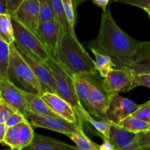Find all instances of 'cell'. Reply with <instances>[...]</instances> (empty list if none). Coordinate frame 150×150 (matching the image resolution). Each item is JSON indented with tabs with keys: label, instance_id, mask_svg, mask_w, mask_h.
<instances>
[{
	"label": "cell",
	"instance_id": "cell-1",
	"mask_svg": "<svg viewBox=\"0 0 150 150\" xmlns=\"http://www.w3.org/2000/svg\"><path fill=\"white\" fill-rule=\"evenodd\" d=\"M141 42L124 32L107 9L102 13L98 35L88 42V47L110 56L118 68L130 67Z\"/></svg>",
	"mask_w": 150,
	"mask_h": 150
},
{
	"label": "cell",
	"instance_id": "cell-2",
	"mask_svg": "<svg viewBox=\"0 0 150 150\" xmlns=\"http://www.w3.org/2000/svg\"><path fill=\"white\" fill-rule=\"evenodd\" d=\"M56 58L57 62L71 76L83 74L94 76L96 75L95 61L90 57L79 40H76L71 35L69 29L60 35Z\"/></svg>",
	"mask_w": 150,
	"mask_h": 150
},
{
	"label": "cell",
	"instance_id": "cell-3",
	"mask_svg": "<svg viewBox=\"0 0 150 150\" xmlns=\"http://www.w3.org/2000/svg\"><path fill=\"white\" fill-rule=\"evenodd\" d=\"M8 76L10 80L14 79L29 92L42 95L45 92L39 80L22 57L14 42L10 45L8 64Z\"/></svg>",
	"mask_w": 150,
	"mask_h": 150
},
{
	"label": "cell",
	"instance_id": "cell-4",
	"mask_svg": "<svg viewBox=\"0 0 150 150\" xmlns=\"http://www.w3.org/2000/svg\"><path fill=\"white\" fill-rule=\"evenodd\" d=\"M45 62L49 67L54 77L57 94L68 101L74 108L75 111L80 120L81 115L86 109L76 94L73 76H71L58 62L51 57Z\"/></svg>",
	"mask_w": 150,
	"mask_h": 150
},
{
	"label": "cell",
	"instance_id": "cell-5",
	"mask_svg": "<svg viewBox=\"0 0 150 150\" xmlns=\"http://www.w3.org/2000/svg\"><path fill=\"white\" fill-rule=\"evenodd\" d=\"M12 23L14 32V44L16 47L26 51L41 61L46 62L51 57L45 45L36 34L26 29L13 17Z\"/></svg>",
	"mask_w": 150,
	"mask_h": 150
},
{
	"label": "cell",
	"instance_id": "cell-6",
	"mask_svg": "<svg viewBox=\"0 0 150 150\" xmlns=\"http://www.w3.org/2000/svg\"><path fill=\"white\" fill-rule=\"evenodd\" d=\"M135 76L130 67L112 69L104 78L101 86L109 96L120 92H126L132 89V83Z\"/></svg>",
	"mask_w": 150,
	"mask_h": 150
},
{
	"label": "cell",
	"instance_id": "cell-7",
	"mask_svg": "<svg viewBox=\"0 0 150 150\" xmlns=\"http://www.w3.org/2000/svg\"><path fill=\"white\" fill-rule=\"evenodd\" d=\"M26 117L33 127L48 129L64 135L67 133L75 131L79 127H82L81 125L71 122L61 117L41 115L29 110H28L26 113Z\"/></svg>",
	"mask_w": 150,
	"mask_h": 150
},
{
	"label": "cell",
	"instance_id": "cell-8",
	"mask_svg": "<svg viewBox=\"0 0 150 150\" xmlns=\"http://www.w3.org/2000/svg\"><path fill=\"white\" fill-rule=\"evenodd\" d=\"M140 105L124 98L119 94L110 95L104 118L111 122L119 124L124 119L132 114Z\"/></svg>",
	"mask_w": 150,
	"mask_h": 150
},
{
	"label": "cell",
	"instance_id": "cell-9",
	"mask_svg": "<svg viewBox=\"0 0 150 150\" xmlns=\"http://www.w3.org/2000/svg\"><path fill=\"white\" fill-rule=\"evenodd\" d=\"M0 97L3 101L26 117L29 108L24 89L16 86L10 79L0 78Z\"/></svg>",
	"mask_w": 150,
	"mask_h": 150
},
{
	"label": "cell",
	"instance_id": "cell-10",
	"mask_svg": "<svg viewBox=\"0 0 150 150\" xmlns=\"http://www.w3.org/2000/svg\"><path fill=\"white\" fill-rule=\"evenodd\" d=\"M16 48L37 76L44 91L57 93L54 77L49 67L46 64L45 62L38 59L35 57L18 47Z\"/></svg>",
	"mask_w": 150,
	"mask_h": 150
},
{
	"label": "cell",
	"instance_id": "cell-11",
	"mask_svg": "<svg viewBox=\"0 0 150 150\" xmlns=\"http://www.w3.org/2000/svg\"><path fill=\"white\" fill-rule=\"evenodd\" d=\"M39 12V0H23L11 16L24 27L37 35L40 23Z\"/></svg>",
	"mask_w": 150,
	"mask_h": 150
},
{
	"label": "cell",
	"instance_id": "cell-12",
	"mask_svg": "<svg viewBox=\"0 0 150 150\" xmlns=\"http://www.w3.org/2000/svg\"><path fill=\"white\" fill-rule=\"evenodd\" d=\"M60 35V28L56 21L40 22L37 29V35L49 54L51 58L57 61V45Z\"/></svg>",
	"mask_w": 150,
	"mask_h": 150
},
{
	"label": "cell",
	"instance_id": "cell-13",
	"mask_svg": "<svg viewBox=\"0 0 150 150\" xmlns=\"http://www.w3.org/2000/svg\"><path fill=\"white\" fill-rule=\"evenodd\" d=\"M41 98L59 117L82 125V121L79 120L74 108L57 93L45 92L41 95Z\"/></svg>",
	"mask_w": 150,
	"mask_h": 150
},
{
	"label": "cell",
	"instance_id": "cell-14",
	"mask_svg": "<svg viewBox=\"0 0 150 150\" xmlns=\"http://www.w3.org/2000/svg\"><path fill=\"white\" fill-rule=\"evenodd\" d=\"M137 136L138 133L110 122V140L116 150H141Z\"/></svg>",
	"mask_w": 150,
	"mask_h": 150
},
{
	"label": "cell",
	"instance_id": "cell-15",
	"mask_svg": "<svg viewBox=\"0 0 150 150\" xmlns=\"http://www.w3.org/2000/svg\"><path fill=\"white\" fill-rule=\"evenodd\" d=\"M110 96L104 92L101 85L98 86L93 82L86 108L89 112L97 118H104V114L108 106Z\"/></svg>",
	"mask_w": 150,
	"mask_h": 150
},
{
	"label": "cell",
	"instance_id": "cell-16",
	"mask_svg": "<svg viewBox=\"0 0 150 150\" xmlns=\"http://www.w3.org/2000/svg\"><path fill=\"white\" fill-rule=\"evenodd\" d=\"M26 149L29 150H70L79 149V148L52 138L35 134L32 142Z\"/></svg>",
	"mask_w": 150,
	"mask_h": 150
},
{
	"label": "cell",
	"instance_id": "cell-17",
	"mask_svg": "<svg viewBox=\"0 0 150 150\" xmlns=\"http://www.w3.org/2000/svg\"><path fill=\"white\" fill-rule=\"evenodd\" d=\"M130 68L135 75L150 73V41L141 42Z\"/></svg>",
	"mask_w": 150,
	"mask_h": 150
},
{
	"label": "cell",
	"instance_id": "cell-18",
	"mask_svg": "<svg viewBox=\"0 0 150 150\" xmlns=\"http://www.w3.org/2000/svg\"><path fill=\"white\" fill-rule=\"evenodd\" d=\"M24 94L28 103L29 111L41 115L60 117L41 98V95L27 90H24Z\"/></svg>",
	"mask_w": 150,
	"mask_h": 150
},
{
	"label": "cell",
	"instance_id": "cell-19",
	"mask_svg": "<svg viewBox=\"0 0 150 150\" xmlns=\"http://www.w3.org/2000/svg\"><path fill=\"white\" fill-rule=\"evenodd\" d=\"M89 77L83 74H76L73 76L76 94L84 106H86L93 86V81Z\"/></svg>",
	"mask_w": 150,
	"mask_h": 150
},
{
	"label": "cell",
	"instance_id": "cell-20",
	"mask_svg": "<svg viewBox=\"0 0 150 150\" xmlns=\"http://www.w3.org/2000/svg\"><path fill=\"white\" fill-rule=\"evenodd\" d=\"M80 120L82 122H85L93 126V127L96 130L97 133L102 138V139H107L110 140V121L106 120L105 118H101V120H95L91 116V113L87 110H85L82 113L80 117Z\"/></svg>",
	"mask_w": 150,
	"mask_h": 150
},
{
	"label": "cell",
	"instance_id": "cell-21",
	"mask_svg": "<svg viewBox=\"0 0 150 150\" xmlns=\"http://www.w3.org/2000/svg\"><path fill=\"white\" fill-rule=\"evenodd\" d=\"M91 51L95 56V67L100 76L104 79L107 73L116 67V63L113 62L110 56L102 54L94 48H91Z\"/></svg>",
	"mask_w": 150,
	"mask_h": 150
},
{
	"label": "cell",
	"instance_id": "cell-22",
	"mask_svg": "<svg viewBox=\"0 0 150 150\" xmlns=\"http://www.w3.org/2000/svg\"><path fill=\"white\" fill-rule=\"evenodd\" d=\"M66 136L69 138L79 149L82 150H99V146L91 140L83 132L82 127H80L76 130L66 133Z\"/></svg>",
	"mask_w": 150,
	"mask_h": 150
},
{
	"label": "cell",
	"instance_id": "cell-23",
	"mask_svg": "<svg viewBox=\"0 0 150 150\" xmlns=\"http://www.w3.org/2000/svg\"><path fill=\"white\" fill-rule=\"evenodd\" d=\"M17 125L19 134V150H21L25 149L30 144L35 133L32 129V125L27 119H25Z\"/></svg>",
	"mask_w": 150,
	"mask_h": 150
},
{
	"label": "cell",
	"instance_id": "cell-24",
	"mask_svg": "<svg viewBox=\"0 0 150 150\" xmlns=\"http://www.w3.org/2000/svg\"><path fill=\"white\" fill-rule=\"evenodd\" d=\"M0 38L9 45L14 42L12 16L9 13L0 14Z\"/></svg>",
	"mask_w": 150,
	"mask_h": 150
},
{
	"label": "cell",
	"instance_id": "cell-25",
	"mask_svg": "<svg viewBox=\"0 0 150 150\" xmlns=\"http://www.w3.org/2000/svg\"><path fill=\"white\" fill-rule=\"evenodd\" d=\"M119 125L123 127L124 128L135 133L148 130L149 129L150 125V124H149L148 122L132 114L124 119L121 122L119 123Z\"/></svg>",
	"mask_w": 150,
	"mask_h": 150
},
{
	"label": "cell",
	"instance_id": "cell-26",
	"mask_svg": "<svg viewBox=\"0 0 150 150\" xmlns=\"http://www.w3.org/2000/svg\"><path fill=\"white\" fill-rule=\"evenodd\" d=\"M9 56H10V45L0 38V78L9 79L8 72H7Z\"/></svg>",
	"mask_w": 150,
	"mask_h": 150
},
{
	"label": "cell",
	"instance_id": "cell-27",
	"mask_svg": "<svg viewBox=\"0 0 150 150\" xmlns=\"http://www.w3.org/2000/svg\"><path fill=\"white\" fill-rule=\"evenodd\" d=\"M62 4H63V11H64L66 21H67L68 29H69V33L74 38L78 40L74 30L75 15L74 10L73 0H62Z\"/></svg>",
	"mask_w": 150,
	"mask_h": 150
},
{
	"label": "cell",
	"instance_id": "cell-28",
	"mask_svg": "<svg viewBox=\"0 0 150 150\" xmlns=\"http://www.w3.org/2000/svg\"><path fill=\"white\" fill-rule=\"evenodd\" d=\"M49 1L54 10L56 21L57 22L60 28V34L63 33L66 30H68V25L64 11H63L62 0H49Z\"/></svg>",
	"mask_w": 150,
	"mask_h": 150
},
{
	"label": "cell",
	"instance_id": "cell-29",
	"mask_svg": "<svg viewBox=\"0 0 150 150\" xmlns=\"http://www.w3.org/2000/svg\"><path fill=\"white\" fill-rule=\"evenodd\" d=\"M2 144L12 149L19 150V134L18 125L7 127Z\"/></svg>",
	"mask_w": 150,
	"mask_h": 150
},
{
	"label": "cell",
	"instance_id": "cell-30",
	"mask_svg": "<svg viewBox=\"0 0 150 150\" xmlns=\"http://www.w3.org/2000/svg\"><path fill=\"white\" fill-rule=\"evenodd\" d=\"M40 22L56 21L54 10L49 0H39Z\"/></svg>",
	"mask_w": 150,
	"mask_h": 150
},
{
	"label": "cell",
	"instance_id": "cell-31",
	"mask_svg": "<svg viewBox=\"0 0 150 150\" xmlns=\"http://www.w3.org/2000/svg\"><path fill=\"white\" fill-rule=\"evenodd\" d=\"M132 115L150 124V100L140 106L134 111Z\"/></svg>",
	"mask_w": 150,
	"mask_h": 150
},
{
	"label": "cell",
	"instance_id": "cell-32",
	"mask_svg": "<svg viewBox=\"0 0 150 150\" xmlns=\"http://www.w3.org/2000/svg\"><path fill=\"white\" fill-rule=\"evenodd\" d=\"M17 110L1 100L0 101V123H5L7 119Z\"/></svg>",
	"mask_w": 150,
	"mask_h": 150
},
{
	"label": "cell",
	"instance_id": "cell-33",
	"mask_svg": "<svg viewBox=\"0 0 150 150\" xmlns=\"http://www.w3.org/2000/svg\"><path fill=\"white\" fill-rule=\"evenodd\" d=\"M144 86L150 89V73H141L135 75L132 83V88Z\"/></svg>",
	"mask_w": 150,
	"mask_h": 150
},
{
	"label": "cell",
	"instance_id": "cell-34",
	"mask_svg": "<svg viewBox=\"0 0 150 150\" xmlns=\"http://www.w3.org/2000/svg\"><path fill=\"white\" fill-rule=\"evenodd\" d=\"M138 143L139 144L140 149H143L146 146H150V129H148L144 131L140 132L138 133Z\"/></svg>",
	"mask_w": 150,
	"mask_h": 150
},
{
	"label": "cell",
	"instance_id": "cell-35",
	"mask_svg": "<svg viewBox=\"0 0 150 150\" xmlns=\"http://www.w3.org/2000/svg\"><path fill=\"white\" fill-rule=\"evenodd\" d=\"M26 119V117L20 111H17L15 113H13L10 117L5 122V124L7 127H12V126H15L19 125V123L21 122L22 121Z\"/></svg>",
	"mask_w": 150,
	"mask_h": 150
},
{
	"label": "cell",
	"instance_id": "cell-36",
	"mask_svg": "<svg viewBox=\"0 0 150 150\" xmlns=\"http://www.w3.org/2000/svg\"><path fill=\"white\" fill-rule=\"evenodd\" d=\"M7 5V12L10 15H13L16 11L23 0H4Z\"/></svg>",
	"mask_w": 150,
	"mask_h": 150
},
{
	"label": "cell",
	"instance_id": "cell-37",
	"mask_svg": "<svg viewBox=\"0 0 150 150\" xmlns=\"http://www.w3.org/2000/svg\"><path fill=\"white\" fill-rule=\"evenodd\" d=\"M113 1H119V2H121L123 4H129V5L135 6V7L141 8L143 5L149 2L150 0H113Z\"/></svg>",
	"mask_w": 150,
	"mask_h": 150
},
{
	"label": "cell",
	"instance_id": "cell-38",
	"mask_svg": "<svg viewBox=\"0 0 150 150\" xmlns=\"http://www.w3.org/2000/svg\"><path fill=\"white\" fill-rule=\"evenodd\" d=\"M99 150H116V149L110 140L103 139V142L99 147Z\"/></svg>",
	"mask_w": 150,
	"mask_h": 150
},
{
	"label": "cell",
	"instance_id": "cell-39",
	"mask_svg": "<svg viewBox=\"0 0 150 150\" xmlns=\"http://www.w3.org/2000/svg\"><path fill=\"white\" fill-rule=\"evenodd\" d=\"M92 1L96 5L102 9L103 11H104L107 10V7L110 2V0H92Z\"/></svg>",
	"mask_w": 150,
	"mask_h": 150
},
{
	"label": "cell",
	"instance_id": "cell-40",
	"mask_svg": "<svg viewBox=\"0 0 150 150\" xmlns=\"http://www.w3.org/2000/svg\"><path fill=\"white\" fill-rule=\"evenodd\" d=\"M7 127H8L6 125L5 123H0V143L3 142Z\"/></svg>",
	"mask_w": 150,
	"mask_h": 150
},
{
	"label": "cell",
	"instance_id": "cell-41",
	"mask_svg": "<svg viewBox=\"0 0 150 150\" xmlns=\"http://www.w3.org/2000/svg\"><path fill=\"white\" fill-rule=\"evenodd\" d=\"M3 13H8V12H7L5 1L0 0V14H3Z\"/></svg>",
	"mask_w": 150,
	"mask_h": 150
},
{
	"label": "cell",
	"instance_id": "cell-42",
	"mask_svg": "<svg viewBox=\"0 0 150 150\" xmlns=\"http://www.w3.org/2000/svg\"><path fill=\"white\" fill-rule=\"evenodd\" d=\"M141 9H143L144 11L146 12V13L148 14L149 17L150 18V1L149 2L146 3V4H145L144 5H143L142 7H141Z\"/></svg>",
	"mask_w": 150,
	"mask_h": 150
},
{
	"label": "cell",
	"instance_id": "cell-43",
	"mask_svg": "<svg viewBox=\"0 0 150 150\" xmlns=\"http://www.w3.org/2000/svg\"><path fill=\"white\" fill-rule=\"evenodd\" d=\"M143 150H150V146H146V147L144 148Z\"/></svg>",
	"mask_w": 150,
	"mask_h": 150
},
{
	"label": "cell",
	"instance_id": "cell-44",
	"mask_svg": "<svg viewBox=\"0 0 150 150\" xmlns=\"http://www.w3.org/2000/svg\"><path fill=\"white\" fill-rule=\"evenodd\" d=\"M1 97H0V101H1Z\"/></svg>",
	"mask_w": 150,
	"mask_h": 150
},
{
	"label": "cell",
	"instance_id": "cell-45",
	"mask_svg": "<svg viewBox=\"0 0 150 150\" xmlns=\"http://www.w3.org/2000/svg\"><path fill=\"white\" fill-rule=\"evenodd\" d=\"M149 129H150V125H149Z\"/></svg>",
	"mask_w": 150,
	"mask_h": 150
}]
</instances>
